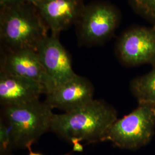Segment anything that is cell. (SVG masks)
Wrapping results in <instances>:
<instances>
[{"label": "cell", "mask_w": 155, "mask_h": 155, "mask_svg": "<svg viewBox=\"0 0 155 155\" xmlns=\"http://www.w3.org/2000/svg\"><path fill=\"white\" fill-rule=\"evenodd\" d=\"M117 119L116 109L104 101L93 100L77 109L54 114L51 130L77 145L103 141L111 125Z\"/></svg>", "instance_id": "6da1fadb"}, {"label": "cell", "mask_w": 155, "mask_h": 155, "mask_svg": "<svg viewBox=\"0 0 155 155\" xmlns=\"http://www.w3.org/2000/svg\"><path fill=\"white\" fill-rule=\"evenodd\" d=\"M48 30L37 8L27 2L0 8V40L3 51H37L48 36Z\"/></svg>", "instance_id": "7a4b0ae2"}, {"label": "cell", "mask_w": 155, "mask_h": 155, "mask_svg": "<svg viewBox=\"0 0 155 155\" xmlns=\"http://www.w3.org/2000/svg\"><path fill=\"white\" fill-rule=\"evenodd\" d=\"M53 108L40 100L22 105L2 106V119L11 129V148H29L51 130Z\"/></svg>", "instance_id": "3957f363"}, {"label": "cell", "mask_w": 155, "mask_h": 155, "mask_svg": "<svg viewBox=\"0 0 155 155\" xmlns=\"http://www.w3.org/2000/svg\"><path fill=\"white\" fill-rule=\"evenodd\" d=\"M155 132V105L139 104L131 113L117 119L103 141L122 149L136 150L150 143Z\"/></svg>", "instance_id": "277c9868"}, {"label": "cell", "mask_w": 155, "mask_h": 155, "mask_svg": "<svg viewBox=\"0 0 155 155\" xmlns=\"http://www.w3.org/2000/svg\"><path fill=\"white\" fill-rule=\"evenodd\" d=\"M120 21L116 8L100 2L86 6L77 23L78 36L82 44L100 45L110 39Z\"/></svg>", "instance_id": "5b68a950"}, {"label": "cell", "mask_w": 155, "mask_h": 155, "mask_svg": "<svg viewBox=\"0 0 155 155\" xmlns=\"http://www.w3.org/2000/svg\"><path fill=\"white\" fill-rule=\"evenodd\" d=\"M116 52L120 61L127 66H155V27L136 26L128 29L117 40Z\"/></svg>", "instance_id": "8992f818"}, {"label": "cell", "mask_w": 155, "mask_h": 155, "mask_svg": "<svg viewBox=\"0 0 155 155\" xmlns=\"http://www.w3.org/2000/svg\"><path fill=\"white\" fill-rule=\"evenodd\" d=\"M36 52L51 81L52 90L77 75L72 69L70 56L58 36L51 35L45 38Z\"/></svg>", "instance_id": "52a82bcc"}, {"label": "cell", "mask_w": 155, "mask_h": 155, "mask_svg": "<svg viewBox=\"0 0 155 155\" xmlns=\"http://www.w3.org/2000/svg\"><path fill=\"white\" fill-rule=\"evenodd\" d=\"M0 72L33 80L44 84L47 93L53 86L36 51H1Z\"/></svg>", "instance_id": "ba28073f"}, {"label": "cell", "mask_w": 155, "mask_h": 155, "mask_svg": "<svg viewBox=\"0 0 155 155\" xmlns=\"http://www.w3.org/2000/svg\"><path fill=\"white\" fill-rule=\"evenodd\" d=\"M94 93V87L89 80L77 75L46 94L45 101L53 109L68 112L91 102Z\"/></svg>", "instance_id": "9c48e42d"}, {"label": "cell", "mask_w": 155, "mask_h": 155, "mask_svg": "<svg viewBox=\"0 0 155 155\" xmlns=\"http://www.w3.org/2000/svg\"><path fill=\"white\" fill-rule=\"evenodd\" d=\"M85 6L83 0H46L36 8L51 35L58 37L63 31L77 23Z\"/></svg>", "instance_id": "30bf717a"}, {"label": "cell", "mask_w": 155, "mask_h": 155, "mask_svg": "<svg viewBox=\"0 0 155 155\" xmlns=\"http://www.w3.org/2000/svg\"><path fill=\"white\" fill-rule=\"evenodd\" d=\"M47 93L42 83L0 72V103L2 106L28 104L39 101L42 94Z\"/></svg>", "instance_id": "8fae6325"}, {"label": "cell", "mask_w": 155, "mask_h": 155, "mask_svg": "<svg viewBox=\"0 0 155 155\" xmlns=\"http://www.w3.org/2000/svg\"><path fill=\"white\" fill-rule=\"evenodd\" d=\"M130 90L138 104L155 105V66L150 72L133 79Z\"/></svg>", "instance_id": "7c38bea8"}, {"label": "cell", "mask_w": 155, "mask_h": 155, "mask_svg": "<svg viewBox=\"0 0 155 155\" xmlns=\"http://www.w3.org/2000/svg\"><path fill=\"white\" fill-rule=\"evenodd\" d=\"M133 11L155 27V0H128Z\"/></svg>", "instance_id": "4fadbf2b"}, {"label": "cell", "mask_w": 155, "mask_h": 155, "mask_svg": "<svg viewBox=\"0 0 155 155\" xmlns=\"http://www.w3.org/2000/svg\"><path fill=\"white\" fill-rule=\"evenodd\" d=\"M26 2V0H0V8L18 5Z\"/></svg>", "instance_id": "5bb4252c"}, {"label": "cell", "mask_w": 155, "mask_h": 155, "mask_svg": "<svg viewBox=\"0 0 155 155\" xmlns=\"http://www.w3.org/2000/svg\"><path fill=\"white\" fill-rule=\"evenodd\" d=\"M46 0H26V2L29 4L35 6V7H38L41 3L45 2Z\"/></svg>", "instance_id": "9a60e30c"}, {"label": "cell", "mask_w": 155, "mask_h": 155, "mask_svg": "<svg viewBox=\"0 0 155 155\" xmlns=\"http://www.w3.org/2000/svg\"><path fill=\"white\" fill-rule=\"evenodd\" d=\"M1 155H13L11 151H1Z\"/></svg>", "instance_id": "2e32d148"}, {"label": "cell", "mask_w": 155, "mask_h": 155, "mask_svg": "<svg viewBox=\"0 0 155 155\" xmlns=\"http://www.w3.org/2000/svg\"><path fill=\"white\" fill-rule=\"evenodd\" d=\"M28 150H29V154L28 155H41V154H40V153H35V152H33L32 151V150H31V148H28Z\"/></svg>", "instance_id": "e0dca14e"}]
</instances>
